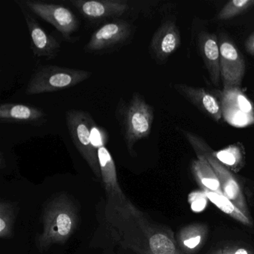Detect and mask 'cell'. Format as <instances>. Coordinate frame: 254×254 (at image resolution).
Instances as JSON below:
<instances>
[{"mask_svg": "<svg viewBox=\"0 0 254 254\" xmlns=\"http://www.w3.org/2000/svg\"><path fill=\"white\" fill-rule=\"evenodd\" d=\"M43 221L44 231L38 239L40 249H46L54 244L64 243L78 225L76 206L68 196L61 194L46 206Z\"/></svg>", "mask_w": 254, "mask_h": 254, "instance_id": "1", "label": "cell"}, {"mask_svg": "<svg viewBox=\"0 0 254 254\" xmlns=\"http://www.w3.org/2000/svg\"><path fill=\"white\" fill-rule=\"evenodd\" d=\"M116 113L127 151L134 157L135 144L151 133L154 108L147 103L140 93L135 92L129 102L121 100L119 102Z\"/></svg>", "mask_w": 254, "mask_h": 254, "instance_id": "2", "label": "cell"}, {"mask_svg": "<svg viewBox=\"0 0 254 254\" xmlns=\"http://www.w3.org/2000/svg\"><path fill=\"white\" fill-rule=\"evenodd\" d=\"M91 75V72L84 69L39 65L28 82L26 94L34 96L66 90L86 81Z\"/></svg>", "mask_w": 254, "mask_h": 254, "instance_id": "3", "label": "cell"}, {"mask_svg": "<svg viewBox=\"0 0 254 254\" xmlns=\"http://www.w3.org/2000/svg\"><path fill=\"white\" fill-rule=\"evenodd\" d=\"M182 133L192 147L197 157L203 156L206 157L219 180L224 195L231 200L248 218L251 219L242 187L233 172H230L212 155L211 152L212 149L205 142L204 139L188 130H182Z\"/></svg>", "mask_w": 254, "mask_h": 254, "instance_id": "4", "label": "cell"}, {"mask_svg": "<svg viewBox=\"0 0 254 254\" xmlns=\"http://www.w3.org/2000/svg\"><path fill=\"white\" fill-rule=\"evenodd\" d=\"M66 123L71 139L78 152L96 178H101L97 148L91 136L96 125L91 116L85 111L69 110L66 112Z\"/></svg>", "mask_w": 254, "mask_h": 254, "instance_id": "5", "label": "cell"}, {"mask_svg": "<svg viewBox=\"0 0 254 254\" xmlns=\"http://www.w3.org/2000/svg\"><path fill=\"white\" fill-rule=\"evenodd\" d=\"M134 33V26L129 20L118 19L108 22L93 32L84 46V51L100 56L114 53L130 44Z\"/></svg>", "mask_w": 254, "mask_h": 254, "instance_id": "6", "label": "cell"}, {"mask_svg": "<svg viewBox=\"0 0 254 254\" xmlns=\"http://www.w3.org/2000/svg\"><path fill=\"white\" fill-rule=\"evenodd\" d=\"M20 2L32 14L54 26L65 40L72 41V35L79 28V21L67 7L37 0H23Z\"/></svg>", "mask_w": 254, "mask_h": 254, "instance_id": "7", "label": "cell"}, {"mask_svg": "<svg viewBox=\"0 0 254 254\" xmlns=\"http://www.w3.org/2000/svg\"><path fill=\"white\" fill-rule=\"evenodd\" d=\"M218 38L223 90L241 89L246 69L243 56L225 34H220Z\"/></svg>", "mask_w": 254, "mask_h": 254, "instance_id": "8", "label": "cell"}, {"mask_svg": "<svg viewBox=\"0 0 254 254\" xmlns=\"http://www.w3.org/2000/svg\"><path fill=\"white\" fill-rule=\"evenodd\" d=\"M67 2L93 24L122 19L131 9L127 0H69Z\"/></svg>", "mask_w": 254, "mask_h": 254, "instance_id": "9", "label": "cell"}, {"mask_svg": "<svg viewBox=\"0 0 254 254\" xmlns=\"http://www.w3.org/2000/svg\"><path fill=\"white\" fill-rule=\"evenodd\" d=\"M222 117L229 124L245 127L254 123V107L241 89L221 93Z\"/></svg>", "mask_w": 254, "mask_h": 254, "instance_id": "10", "label": "cell"}, {"mask_svg": "<svg viewBox=\"0 0 254 254\" xmlns=\"http://www.w3.org/2000/svg\"><path fill=\"white\" fill-rule=\"evenodd\" d=\"M21 10L25 21L27 25L31 40V49L34 55L47 60H53L57 57L61 51V42L55 36L50 35L38 22L33 14L20 2L16 1Z\"/></svg>", "mask_w": 254, "mask_h": 254, "instance_id": "11", "label": "cell"}, {"mask_svg": "<svg viewBox=\"0 0 254 254\" xmlns=\"http://www.w3.org/2000/svg\"><path fill=\"white\" fill-rule=\"evenodd\" d=\"M181 33L176 23L172 20L163 22L151 38L149 52L158 64H163L179 48Z\"/></svg>", "mask_w": 254, "mask_h": 254, "instance_id": "12", "label": "cell"}, {"mask_svg": "<svg viewBox=\"0 0 254 254\" xmlns=\"http://www.w3.org/2000/svg\"><path fill=\"white\" fill-rule=\"evenodd\" d=\"M98 159L101 171V178L107 194L117 205L124 206L125 209H131L130 202L122 191L117 179L115 163L103 141L97 145Z\"/></svg>", "mask_w": 254, "mask_h": 254, "instance_id": "13", "label": "cell"}, {"mask_svg": "<svg viewBox=\"0 0 254 254\" xmlns=\"http://www.w3.org/2000/svg\"><path fill=\"white\" fill-rule=\"evenodd\" d=\"M174 89L200 112L214 121L219 123L222 120L221 102L206 89L184 84H175Z\"/></svg>", "mask_w": 254, "mask_h": 254, "instance_id": "14", "label": "cell"}, {"mask_svg": "<svg viewBox=\"0 0 254 254\" xmlns=\"http://www.w3.org/2000/svg\"><path fill=\"white\" fill-rule=\"evenodd\" d=\"M197 44L209 79L214 86L218 87L221 81V67L218 36L209 32H201L197 37Z\"/></svg>", "mask_w": 254, "mask_h": 254, "instance_id": "15", "label": "cell"}, {"mask_svg": "<svg viewBox=\"0 0 254 254\" xmlns=\"http://www.w3.org/2000/svg\"><path fill=\"white\" fill-rule=\"evenodd\" d=\"M42 110L23 104L3 103L0 105V122L42 125L47 121Z\"/></svg>", "mask_w": 254, "mask_h": 254, "instance_id": "16", "label": "cell"}, {"mask_svg": "<svg viewBox=\"0 0 254 254\" xmlns=\"http://www.w3.org/2000/svg\"><path fill=\"white\" fill-rule=\"evenodd\" d=\"M208 227L203 223H194L183 227L177 236L180 250L184 254H194L206 242Z\"/></svg>", "mask_w": 254, "mask_h": 254, "instance_id": "17", "label": "cell"}, {"mask_svg": "<svg viewBox=\"0 0 254 254\" xmlns=\"http://www.w3.org/2000/svg\"><path fill=\"white\" fill-rule=\"evenodd\" d=\"M191 169L194 180L201 190L224 194L219 180L206 157H197L191 163Z\"/></svg>", "mask_w": 254, "mask_h": 254, "instance_id": "18", "label": "cell"}, {"mask_svg": "<svg viewBox=\"0 0 254 254\" xmlns=\"http://www.w3.org/2000/svg\"><path fill=\"white\" fill-rule=\"evenodd\" d=\"M150 254H184L170 230L156 229L148 236Z\"/></svg>", "mask_w": 254, "mask_h": 254, "instance_id": "19", "label": "cell"}, {"mask_svg": "<svg viewBox=\"0 0 254 254\" xmlns=\"http://www.w3.org/2000/svg\"><path fill=\"white\" fill-rule=\"evenodd\" d=\"M212 155L231 172L237 173L245 164V150L241 142L231 144L218 151L212 150Z\"/></svg>", "mask_w": 254, "mask_h": 254, "instance_id": "20", "label": "cell"}, {"mask_svg": "<svg viewBox=\"0 0 254 254\" xmlns=\"http://www.w3.org/2000/svg\"><path fill=\"white\" fill-rule=\"evenodd\" d=\"M209 200L215 204L220 210L229 216L233 218L236 221L242 223L245 225L251 226L252 220L246 216L231 200H229L224 194H218L210 191H204Z\"/></svg>", "mask_w": 254, "mask_h": 254, "instance_id": "21", "label": "cell"}, {"mask_svg": "<svg viewBox=\"0 0 254 254\" xmlns=\"http://www.w3.org/2000/svg\"><path fill=\"white\" fill-rule=\"evenodd\" d=\"M254 7V0H232L224 5L218 12L216 20L219 21L231 20Z\"/></svg>", "mask_w": 254, "mask_h": 254, "instance_id": "22", "label": "cell"}, {"mask_svg": "<svg viewBox=\"0 0 254 254\" xmlns=\"http://www.w3.org/2000/svg\"><path fill=\"white\" fill-rule=\"evenodd\" d=\"M15 219V211L11 203L2 200L0 203V237L13 236V227Z\"/></svg>", "mask_w": 254, "mask_h": 254, "instance_id": "23", "label": "cell"}, {"mask_svg": "<svg viewBox=\"0 0 254 254\" xmlns=\"http://www.w3.org/2000/svg\"><path fill=\"white\" fill-rule=\"evenodd\" d=\"M207 196L203 190L191 191L188 196V202L191 210L194 212H201L207 206Z\"/></svg>", "mask_w": 254, "mask_h": 254, "instance_id": "24", "label": "cell"}, {"mask_svg": "<svg viewBox=\"0 0 254 254\" xmlns=\"http://www.w3.org/2000/svg\"><path fill=\"white\" fill-rule=\"evenodd\" d=\"M207 254H254V251L239 245H227L209 251Z\"/></svg>", "mask_w": 254, "mask_h": 254, "instance_id": "25", "label": "cell"}, {"mask_svg": "<svg viewBox=\"0 0 254 254\" xmlns=\"http://www.w3.org/2000/svg\"><path fill=\"white\" fill-rule=\"evenodd\" d=\"M245 50L251 56H254V32L250 35L249 38L245 41Z\"/></svg>", "mask_w": 254, "mask_h": 254, "instance_id": "26", "label": "cell"}]
</instances>
